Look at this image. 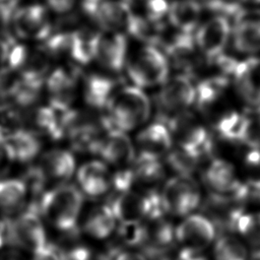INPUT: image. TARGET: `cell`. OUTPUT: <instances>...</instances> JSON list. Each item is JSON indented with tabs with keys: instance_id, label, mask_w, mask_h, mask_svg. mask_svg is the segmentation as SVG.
<instances>
[{
	"instance_id": "6da1fadb",
	"label": "cell",
	"mask_w": 260,
	"mask_h": 260,
	"mask_svg": "<svg viewBox=\"0 0 260 260\" xmlns=\"http://www.w3.org/2000/svg\"><path fill=\"white\" fill-rule=\"evenodd\" d=\"M82 203V194L77 187L61 184L44 192L38 210L51 225L65 234H71L77 232Z\"/></svg>"
},
{
	"instance_id": "7a4b0ae2",
	"label": "cell",
	"mask_w": 260,
	"mask_h": 260,
	"mask_svg": "<svg viewBox=\"0 0 260 260\" xmlns=\"http://www.w3.org/2000/svg\"><path fill=\"white\" fill-rule=\"evenodd\" d=\"M107 108L111 127L124 132L145 123L150 115L149 99L136 85L116 91Z\"/></svg>"
},
{
	"instance_id": "3957f363",
	"label": "cell",
	"mask_w": 260,
	"mask_h": 260,
	"mask_svg": "<svg viewBox=\"0 0 260 260\" xmlns=\"http://www.w3.org/2000/svg\"><path fill=\"white\" fill-rule=\"evenodd\" d=\"M127 73L138 87H151L166 82L169 75L167 57L157 48L146 45L127 62Z\"/></svg>"
},
{
	"instance_id": "277c9868",
	"label": "cell",
	"mask_w": 260,
	"mask_h": 260,
	"mask_svg": "<svg viewBox=\"0 0 260 260\" xmlns=\"http://www.w3.org/2000/svg\"><path fill=\"white\" fill-rule=\"evenodd\" d=\"M6 233L8 244L31 253L48 243L41 213L35 208H28L6 220Z\"/></svg>"
},
{
	"instance_id": "5b68a950",
	"label": "cell",
	"mask_w": 260,
	"mask_h": 260,
	"mask_svg": "<svg viewBox=\"0 0 260 260\" xmlns=\"http://www.w3.org/2000/svg\"><path fill=\"white\" fill-rule=\"evenodd\" d=\"M166 212L183 216L198 207L200 192L191 176H178L170 179L160 193Z\"/></svg>"
},
{
	"instance_id": "8992f818",
	"label": "cell",
	"mask_w": 260,
	"mask_h": 260,
	"mask_svg": "<svg viewBox=\"0 0 260 260\" xmlns=\"http://www.w3.org/2000/svg\"><path fill=\"white\" fill-rule=\"evenodd\" d=\"M10 22L14 34L21 40L45 41L53 30L48 9L42 4L17 7Z\"/></svg>"
},
{
	"instance_id": "52a82bcc",
	"label": "cell",
	"mask_w": 260,
	"mask_h": 260,
	"mask_svg": "<svg viewBox=\"0 0 260 260\" xmlns=\"http://www.w3.org/2000/svg\"><path fill=\"white\" fill-rule=\"evenodd\" d=\"M196 90L190 76L181 74L167 79L157 93V106L161 117L169 119L187 109L195 102Z\"/></svg>"
},
{
	"instance_id": "ba28073f",
	"label": "cell",
	"mask_w": 260,
	"mask_h": 260,
	"mask_svg": "<svg viewBox=\"0 0 260 260\" xmlns=\"http://www.w3.org/2000/svg\"><path fill=\"white\" fill-rule=\"evenodd\" d=\"M83 12L103 30L120 31L126 28L132 14L130 4L125 0L87 1L82 3Z\"/></svg>"
},
{
	"instance_id": "9c48e42d",
	"label": "cell",
	"mask_w": 260,
	"mask_h": 260,
	"mask_svg": "<svg viewBox=\"0 0 260 260\" xmlns=\"http://www.w3.org/2000/svg\"><path fill=\"white\" fill-rule=\"evenodd\" d=\"M232 76L247 109L260 115V57L238 61Z\"/></svg>"
},
{
	"instance_id": "30bf717a",
	"label": "cell",
	"mask_w": 260,
	"mask_h": 260,
	"mask_svg": "<svg viewBox=\"0 0 260 260\" xmlns=\"http://www.w3.org/2000/svg\"><path fill=\"white\" fill-rule=\"evenodd\" d=\"M231 36V25L229 18L215 15L198 28L195 36V42L198 50L208 60L213 61L223 54Z\"/></svg>"
},
{
	"instance_id": "8fae6325",
	"label": "cell",
	"mask_w": 260,
	"mask_h": 260,
	"mask_svg": "<svg viewBox=\"0 0 260 260\" xmlns=\"http://www.w3.org/2000/svg\"><path fill=\"white\" fill-rule=\"evenodd\" d=\"M233 21L234 48L245 54L260 52V9L242 7Z\"/></svg>"
},
{
	"instance_id": "7c38bea8",
	"label": "cell",
	"mask_w": 260,
	"mask_h": 260,
	"mask_svg": "<svg viewBox=\"0 0 260 260\" xmlns=\"http://www.w3.org/2000/svg\"><path fill=\"white\" fill-rule=\"evenodd\" d=\"M127 40L120 31L98 32L94 59L107 70L121 71L126 63Z\"/></svg>"
},
{
	"instance_id": "4fadbf2b",
	"label": "cell",
	"mask_w": 260,
	"mask_h": 260,
	"mask_svg": "<svg viewBox=\"0 0 260 260\" xmlns=\"http://www.w3.org/2000/svg\"><path fill=\"white\" fill-rule=\"evenodd\" d=\"M215 233V226L207 216L192 214L176 229V240L183 248L201 251L211 244Z\"/></svg>"
},
{
	"instance_id": "5bb4252c",
	"label": "cell",
	"mask_w": 260,
	"mask_h": 260,
	"mask_svg": "<svg viewBox=\"0 0 260 260\" xmlns=\"http://www.w3.org/2000/svg\"><path fill=\"white\" fill-rule=\"evenodd\" d=\"M50 106L57 111L70 109L76 94V76L68 69H54L46 80Z\"/></svg>"
},
{
	"instance_id": "9a60e30c",
	"label": "cell",
	"mask_w": 260,
	"mask_h": 260,
	"mask_svg": "<svg viewBox=\"0 0 260 260\" xmlns=\"http://www.w3.org/2000/svg\"><path fill=\"white\" fill-rule=\"evenodd\" d=\"M1 143L8 158L19 162H28L35 159L41 151L39 137L32 131L25 129L6 133Z\"/></svg>"
},
{
	"instance_id": "2e32d148",
	"label": "cell",
	"mask_w": 260,
	"mask_h": 260,
	"mask_svg": "<svg viewBox=\"0 0 260 260\" xmlns=\"http://www.w3.org/2000/svg\"><path fill=\"white\" fill-rule=\"evenodd\" d=\"M98 154L115 166H126L135 159L132 141L124 131L115 128L109 129L104 135Z\"/></svg>"
},
{
	"instance_id": "e0dca14e",
	"label": "cell",
	"mask_w": 260,
	"mask_h": 260,
	"mask_svg": "<svg viewBox=\"0 0 260 260\" xmlns=\"http://www.w3.org/2000/svg\"><path fill=\"white\" fill-rule=\"evenodd\" d=\"M166 52L176 67L185 71V75L190 76L198 66V47L192 34H177L167 45Z\"/></svg>"
},
{
	"instance_id": "ac0fdd59",
	"label": "cell",
	"mask_w": 260,
	"mask_h": 260,
	"mask_svg": "<svg viewBox=\"0 0 260 260\" xmlns=\"http://www.w3.org/2000/svg\"><path fill=\"white\" fill-rule=\"evenodd\" d=\"M203 181L213 193L230 196L240 181L236 178L234 166L225 159L213 158L203 172Z\"/></svg>"
},
{
	"instance_id": "d6986e66",
	"label": "cell",
	"mask_w": 260,
	"mask_h": 260,
	"mask_svg": "<svg viewBox=\"0 0 260 260\" xmlns=\"http://www.w3.org/2000/svg\"><path fill=\"white\" fill-rule=\"evenodd\" d=\"M146 225V239L143 249L146 257L152 259L167 255L176 239V230L162 217L149 220Z\"/></svg>"
},
{
	"instance_id": "ffe728a7",
	"label": "cell",
	"mask_w": 260,
	"mask_h": 260,
	"mask_svg": "<svg viewBox=\"0 0 260 260\" xmlns=\"http://www.w3.org/2000/svg\"><path fill=\"white\" fill-rule=\"evenodd\" d=\"M38 168L46 182L48 180L66 182L74 174L75 159L66 149H52L44 153Z\"/></svg>"
},
{
	"instance_id": "44dd1931",
	"label": "cell",
	"mask_w": 260,
	"mask_h": 260,
	"mask_svg": "<svg viewBox=\"0 0 260 260\" xmlns=\"http://www.w3.org/2000/svg\"><path fill=\"white\" fill-rule=\"evenodd\" d=\"M77 181L84 194L92 198L104 195L111 186L108 167L101 160L82 165L77 172Z\"/></svg>"
},
{
	"instance_id": "7402d4cb",
	"label": "cell",
	"mask_w": 260,
	"mask_h": 260,
	"mask_svg": "<svg viewBox=\"0 0 260 260\" xmlns=\"http://www.w3.org/2000/svg\"><path fill=\"white\" fill-rule=\"evenodd\" d=\"M120 222L140 220L146 216V195L131 190L114 193L107 203Z\"/></svg>"
},
{
	"instance_id": "603a6c76",
	"label": "cell",
	"mask_w": 260,
	"mask_h": 260,
	"mask_svg": "<svg viewBox=\"0 0 260 260\" xmlns=\"http://www.w3.org/2000/svg\"><path fill=\"white\" fill-rule=\"evenodd\" d=\"M140 152L159 157L170 150L173 138L169 127L162 122H155L142 129L136 138Z\"/></svg>"
},
{
	"instance_id": "cb8c5ba5",
	"label": "cell",
	"mask_w": 260,
	"mask_h": 260,
	"mask_svg": "<svg viewBox=\"0 0 260 260\" xmlns=\"http://www.w3.org/2000/svg\"><path fill=\"white\" fill-rule=\"evenodd\" d=\"M117 83L113 78L101 74H90L84 79L83 96L87 105L94 109L107 108L116 93Z\"/></svg>"
},
{
	"instance_id": "d4e9b609",
	"label": "cell",
	"mask_w": 260,
	"mask_h": 260,
	"mask_svg": "<svg viewBox=\"0 0 260 260\" xmlns=\"http://www.w3.org/2000/svg\"><path fill=\"white\" fill-rule=\"evenodd\" d=\"M201 12V5L194 0H175L170 3L168 17L178 30L192 34L198 27Z\"/></svg>"
},
{
	"instance_id": "484cf974",
	"label": "cell",
	"mask_w": 260,
	"mask_h": 260,
	"mask_svg": "<svg viewBox=\"0 0 260 260\" xmlns=\"http://www.w3.org/2000/svg\"><path fill=\"white\" fill-rule=\"evenodd\" d=\"M28 185L20 179L0 180V209L6 214L18 212L26 203Z\"/></svg>"
},
{
	"instance_id": "4316f807",
	"label": "cell",
	"mask_w": 260,
	"mask_h": 260,
	"mask_svg": "<svg viewBox=\"0 0 260 260\" xmlns=\"http://www.w3.org/2000/svg\"><path fill=\"white\" fill-rule=\"evenodd\" d=\"M229 83L228 77L222 75L201 80L195 87V102L198 108L203 112L212 109L224 95Z\"/></svg>"
},
{
	"instance_id": "83f0119b",
	"label": "cell",
	"mask_w": 260,
	"mask_h": 260,
	"mask_svg": "<svg viewBox=\"0 0 260 260\" xmlns=\"http://www.w3.org/2000/svg\"><path fill=\"white\" fill-rule=\"evenodd\" d=\"M116 217L108 204L93 208L84 221V231L95 239H105L115 229Z\"/></svg>"
},
{
	"instance_id": "f1b7e54d",
	"label": "cell",
	"mask_w": 260,
	"mask_h": 260,
	"mask_svg": "<svg viewBox=\"0 0 260 260\" xmlns=\"http://www.w3.org/2000/svg\"><path fill=\"white\" fill-rule=\"evenodd\" d=\"M98 32L86 28H78L72 31L69 55L79 64H88L94 59V48Z\"/></svg>"
},
{
	"instance_id": "f546056e",
	"label": "cell",
	"mask_w": 260,
	"mask_h": 260,
	"mask_svg": "<svg viewBox=\"0 0 260 260\" xmlns=\"http://www.w3.org/2000/svg\"><path fill=\"white\" fill-rule=\"evenodd\" d=\"M162 25L161 22H155L147 17H143L132 13L126 30L135 39L154 46L160 40Z\"/></svg>"
},
{
	"instance_id": "4dcf8cb0",
	"label": "cell",
	"mask_w": 260,
	"mask_h": 260,
	"mask_svg": "<svg viewBox=\"0 0 260 260\" xmlns=\"http://www.w3.org/2000/svg\"><path fill=\"white\" fill-rule=\"evenodd\" d=\"M133 173L136 182L153 184L158 182L165 175V170L158 157L149 153L139 152L134 159Z\"/></svg>"
},
{
	"instance_id": "1f68e13d",
	"label": "cell",
	"mask_w": 260,
	"mask_h": 260,
	"mask_svg": "<svg viewBox=\"0 0 260 260\" xmlns=\"http://www.w3.org/2000/svg\"><path fill=\"white\" fill-rule=\"evenodd\" d=\"M247 118V116L235 111L228 112L216 121L215 131L223 140L230 142H241Z\"/></svg>"
},
{
	"instance_id": "d6a6232c",
	"label": "cell",
	"mask_w": 260,
	"mask_h": 260,
	"mask_svg": "<svg viewBox=\"0 0 260 260\" xmlns=\"http://www.w3.org/2000/svg\"><path fill=\"white\" fill-rule=\"evenodd\" d=\"M201 157L194 151L179 147L169 152L167 162L179 176H191L198 168Z\"/></svg>"
},
{
	"instance_id": "836d02e7",
	"label": "cell",
	"mask_w": 260,
	"mask_h": 260,
	"mask_svg": "<svg viewBox=\"0 0 260 260\" xmlns=\"http://www.w3.org/2000/svg\"><path fill=\"white\" fill-rule=\"evenodd\" d=\"M247 249L236 237L224 235L214 246L215 260H247Z\"/></svg>"
},
{
	"instance_id": "e575fe53",
	"label": "cell",
	"mask_w": 260,
	"mask_h": 260,
	"mask_svg": "<svg viewBox=\"0 0 260 260\" xmlns=\"http://www.w3.org/2000/svg\"><path fill=\"white\" fill-rule=\"evenodd\" d=\"M118 235L121 241L129 247L143 246L146 239V225L140 220H130L120 222Z\"/></svg>"
},
{
	"instance_id": "d590c367",
	"label": "cell",
	"mask_w": 260,
	"mask_h": 260,
	"mask_svg": "<svg viewBox=\"0 0 260 260\" xmlns=\"http://www.w3.org/2000/svg\"><path fill=\"white\" fill-rule=\"evenodd\" d=\"M236 231L244 236L251 245L260 248V212L242 213L239 217Z\"/></svg>"
},
{
	"instance_id": "8d00e7d4",
	"label": "cell",
	"mask_w": 260,
	"mask_h": 260,
	"mask_svg": "<svg viewBox=\"0 0 260 260\" xmlns=\"http://www.w3.org/2000/svg\"><path fill=\"white\" fill-rule=\"evenodd\" d=\"M21 83L19 71L5 66L0 68V99L12 98Z\"/></svg>"
},
{
	"instance_id": "74e56055",
	"label": "cell",
	"mask_w": 260,
	"mask_h": 260,
	"mask_svg": "<svg viewBox=\"0 0 260 260\" xmlns=\"http://www.w3.org/2000/svg\"><path fill=\"white\" fill-rule=\"evenodd\" d=\"M241 143H244L250 148L260 149V116L247 118Z\"/></svg>"
},
{
	"instance_id": "f35d334b",
	"label": "cell",
	"mask_w": 260,
	"mask_h": 260,
	"mask_svg": "<svg viewBox=\"0 0 260 260\" xmlns=\"http://www.w3.org/2000/svg\"><path fill=\"white\" fill-rule=\"evenodd\" d=\"M146 17L155 22H161L162 18L168 15L170 3L168 0H144Z\"/></svg>"
},
{
	"instance_id": "ab89813d",
	"label": "cell",
	"mask_w": 260,
	"mask_h": 260,
	"mask_svg": "<svg viewBox=\"0 0 260 260\" xmlns=\"http://www.w3.org/2000/svg\"><path fill=\"white\" fill-rule=\"evenodd\" d=\"M32 260H63V257L59 247L47 243L32 252Z\"/></svg>"
},
{
	"instance_id": "60d3db41",
	"label": "cell",
	"mask_w": 260,
	"mask_h": 260,
	"mask_svg": "<svg viewBox=\"0 0 260 260\" xmlns=\"http://www.w3.org/2000/svg\"><path fill=\"white\" fill-rule=\"evenodd\" d=\"M46 3L52 11L58 14H66L73 9L75 0H46Z\"/></svg>"
},
{
	"instance_id": "b9f144b4",
	"label": "cell",
	"mask_w": 260,
	"mask_h": 260,
	"mask_svg": "<svg viewBox=\"0 0 260 260\" xmlns=\"http://www.w3.org/2000/svg\"><path fill=\"white\" fill-rule=\"evenodd\" d=\"M175 260H206V258L200 254V251L182 248Z\"/></svg>"
},
{
	"instance_id": "7bdbcfd3",
	"label": "cell",
	"mask_w": 260,
	"mask_h": 260,
	"mask_svg": "<svg viewBox=\"0 0 260 260\" xmlns=\"http://www.w3.org/2000/svg\"><path fill=\"white\" fill-rule=\"evenodd\" d=\"M11 42L0 38V68L7 66Z\"/></svg>"
},
{
	"instance_id": "ee69618b",
	"label": "cell",
	"mask_w": 260,
	"mask_h": 260,
	"mask_svg": "<svg viewBox=\"0 0 260 260\" xmlns=\"http://www.w3.org/2000/svg\"><path fill=\"white\" fill-rule=\"evenodd\" d=\"M245 161L250 168H259L260 167V149L251 148V150L246 154Z\"/></svg>"
},
{
	"instance_id": "f6af8a7d",
	"label": "cell",
	"mask_w": 260,
	"mask_h": 260,
	"mask_svg": "<svg viewBox=\"0 0 260 260\" xmlns=\"http://www.w3.org/2000/svg\"><path fill=\"white\" fill-rule=\"evenodd\" d=\"M115 260H147L144 255L135 252H123L120 251Z\"/></svg>"
},
{
	"instance_id": "bcb514c9",
	"label": "cell",
	"mask_w": 260,
	"mask_h": 260,
	"mask_svg": "<svg viewBox=\"0 0 260 260\" xmlns=\"http://www.w3.org/2000/svg\"><path fill=\"white\" fill-rule=\"evenodd\" d=\"M6 159H9V158H8V156H7V154H6L5 150H4V148H3V146H2V143L0 142V170H1L2 167L4 166V162H5Z\"/></svg>"
},
{
	"instance_id": "7dc6e473",
	"label": "cell",
	"mask_w": 260,
	"mask_h": 260,
	"mask_svg": "<svg viewBox=\"0 0 260 260\" xmlns=\"http://www.w3.org/2000/svg\"><path fill=\"white\" fill-rule=\"evenodd\" d=\"M247 260H260V248H258L256 251H254L252 253V255L250 256V258Z\"/></svg>"
},
{
	"instance_id": "c3c4849f",
	"label": "cell",
	"mask_w": 260,
	"mask_h": 260,
	"mask_svg": "<svg viewBox=\"0 0 260 260\" xmlns=\"http://www.w3.org/2000/svg\"><path fill=\"white\" fill-rule=\"evenodd\" d=\"M19 257L15 254H9V255H5L3 257H1L0 260H19Z\"/></svg>"
},
{
	"instance_id": "681fc988",
	"label": "cell",
	"mask_w": 260,
	"mask_h": 260,
	"mask_svg": "<svg viewBox=\"0 0 260 260\" xmlns=\"http://www.w3.org/2000/svg\"><path fill=\"white\" fill-rule=\"evenodd\" d=\"M244 1H249V2H253V3H260V0H244Z\"/></svg>"
},
{
	"instance_id": "f907efd6",
	"label": "cell",
	"mask_w": 260,
	"mask_h": 260,
	"mask_svg": "<svg viewBox=\"0 0 260 260\" xmlns=\"http://www.w3.org/2000/svg\"><path fill=\"white\" fill-rule=\"evenodd\" d=\"M125 1H127V2L130 4V3H132V2H136V1H140V0H125Z\"/></svg>"
},
{
	"instance_id": "816d5d0a",
	"label": "cell",
	"mask_w": 260,
	"mask_h": 260,
	"mask_svg": "<svg viewBox=\"0 0 260 260\" xmlns=\"http://www.w3.org/2000/svg\"><path fill=\"white\" fill-rule=\"evenodd\" d=\"M8 1H11V0H0V3H4V2H8Z\"/></svg>"
},
{
	"instance_id": "f5cc1de1",
	"label": "cell",
	"mask_w": 260,
	"mask_h": 260,
	"mask_svg": "<svg viewBox=\"0 0 260 260\" xmlns=\"http://www.w3.org/2000/svg\"><path fill=\"white\" fill-rule=\"evenodd\" d=\"M87 1H102V0H87Z\"/></svg>"
}]
</instances>
